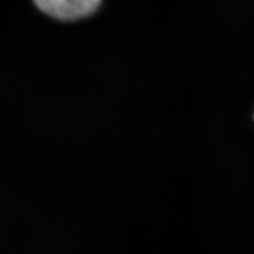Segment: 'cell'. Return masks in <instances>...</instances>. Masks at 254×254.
I'll list each match as a JSON object with an SVG mask.
<instances>
[{
    "label": "cell",
    "instance_id": "obj_1",
    "mask_svg": "<svg viewBox=\"0 0 254 254\" xmlns=\"http://www.w3.org/2000/svg\"><path fill=\"white\" fill-rule=\"evenodd\" d=\"M38 9L62 21H77L97 12L101 0H33Z\"/></svg>",
    "mask_w": 254,
    "mask_h": 254
}]
</instances>
